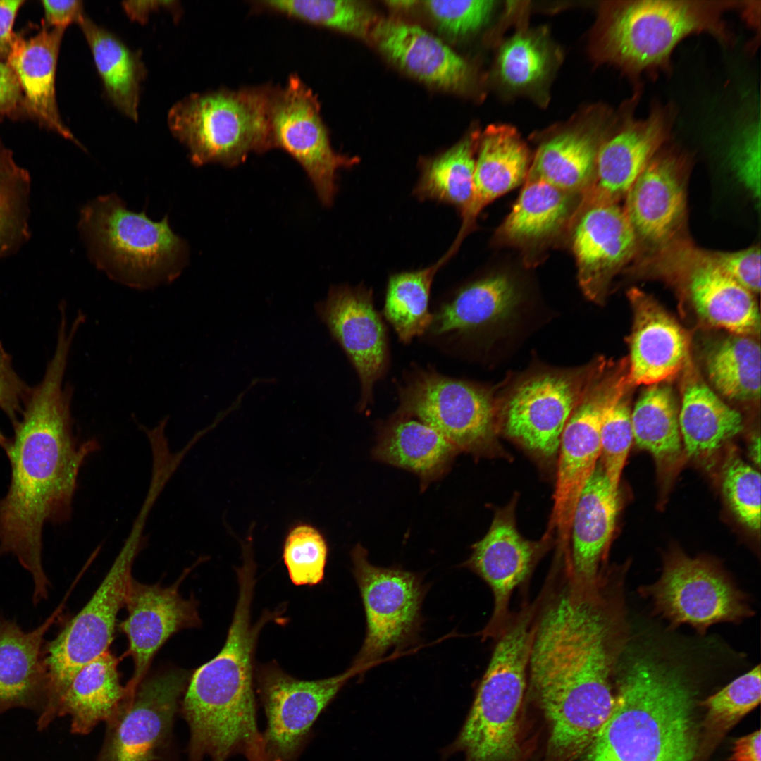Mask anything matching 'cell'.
Returning <instances> with one entry per match:
<instances>
[{"instance_id":"cell-1","label":"cell","mask_w":761,"mask_h":761,"mask_svg":"<svg viewBox=\"0 0 761 761\" xmlns=\"http://www.w3.org/2000/svg\"><path fill=\"white\" fill-rule=\"evenodd\" d=\"M562 571L538 598L527 681L549 750L567 760L585 753L612 709L619 619L606 576L588 583Z\"/></svg>"},{"instance_id":"cell-2","label":"cell","mask_w":761,"mask_h":761,"mask_svg":"<svg viewBox=\"0 0 761 761\" xmlns=\"http://www.w3.org/2000/svg\"><path fill=\"white\" fill-rule=\"evenodd\" d=\"M70 347L56 345L38 384L31 388L6 451L11 482L0 500V555L11 554L32 576V600L48 597L42 562V530L68 520L85 459L99 450L95 439L73 432V388L64 383Z\"/></svg>"},{"instance_id":"cell-3","label":"cell","mask_w":761,"mask_h":761,"mask_svg":"<svg viewBox=\"0 0 761 761\" xmlns=\"http://www.w3.org/2000/svg\"><path fill=\"white\" fill-rule=\"evenodd\" d=\"M238 597L221 651L190 676L182 712L190 731L189 761H226L236 754L247 761H266L258 729L254 657L259 633L270 621L283 622L285 607L266 610L254 624L251 606L256 564L242 559L237 569Z\"/></svg>"},{"instance_id":"cell-4","label":"cell","mask_w":761,"mask_h":761,"mask_svg":"<svg viewBox=\"0 0 761 761\" xmlns=\"http://www.w3.org/2000/svg\"><path fill=\"white\" fill-rule=\"evenodd\" d=\"M619 671L612 709L583 761H693V694L681 676L646 658Z\"/></svg>"},{"instance_id":"cell-5","label":"cell","mask_w":761,"mask_h":761,"mask_svg":"<svg viewBox=\"0 0 761 761\" xmlns=\"http://www.w3.org/2000/svg\"><path fill=\"white\" fill-rule=\"evenodd\" d=\"M741 1L626 0L607 3L598 32L602 60L617 66L635 85L669 73L672 55L687 37L709 34L723 45L734 38L724 16Z\"/></svg>"},{"instance_id":"cell-6","label":"cell","mask_w":761,"mask_h":761,"mask_svg":"<svg viewBox=\"0 0 761 761\" xmlns=\"http://www.w3.org/2000/svg\"><path fill=\"white\" fill-rule=\"evenodd\" d=\"M536 612L525 604L497 642L467 717L442 760L462 753L464 761H514L519 754L517 716L527 684Z\"/></svg>"},{"instance_id":"cell-7","label":"cell","mask_w":761,"mask_h":761,"mask_svg":"<svg viewBox=\"0 0 761 761\" xmlns=\"http://www.w3.org/2000/svg\"><path fill=\"white\" fill-rule=\"evenodd\" d=\"M80 225L96 265L113 279L147 289L173 280L186 260L185 242L144 213L128 210L116 196L100 197L82 210Z\"/></svg>"},{"instance_id":"cell-8","label":"cell","mask_w":761,"mask_h":761,"mask_svg":"<svg viewBox=\"0 0 761 761\" xmlns=\"http://www.w3.org/2000/svg\"><path fill=\"white\" fill-rule=\"evenodd\" d=\"M273 87L192 94L169 111V129L187 147L196 166H236L250 153L271 149L269 109Z\"/></svg>"},{"instance_id":"cell-9","label":"cell","mask_w":761,"mask_h":761,"mask_svg":"<svg viewBox=\"0 0 761 761\" xmlns=\"http://www.w3.org/2000/svg\"><path fill=\"white\" fill-rule=\"evenodd\" d=\"M144 521L133 528L106 576L84 607L55 638L43 647L47 673V697L40 721L48 724L56 717L59 703L78 671L109 650L117 615L125 605L132 567L143 544Z\"/></svg>"},{"instance_id":"cell-10","label":"cell","mask_w":761,"mask_h":761,"mask_svg":"<svg viewBox=\"0 0 761 761\" xmlns=\"http://www.w3.org/2000/svg\"><path fill=\"white\" fill-rule=\"evenodd\" d=\"M637 273L679 285L698 316L712 326L750 337L760 331L754 295L726 274L710 251L695 246L688 237L641 258Z\"/></svg>"},{"instance_id":"cell-11","label":"cell","mask_w":761,"mask_h":761,"mask_svg":"<svg viewBox=\"0 0 761 761\" xmlns=\"http://www.w3.org/2000/svg\"><path fill=\"white\" fill-rule=\"evenodd\" d=\"M399 397L397 414L432 427L459 452L482 454L495 441L498 406L485 388L423 369L407 378Z\"/></svg>"},{"instance_id":"cell-12","label":"cell","mask_w":761,"mask_h":761,"mask_svg":"<svg viewBox=\"0 0 761 761\" xmlns=\"http://www.w3.org/2000/svg\"><path fill=\"white\" fill-rule=\"evenodd\" d=\"M624 383L613 367L602 369L593 379L570 415L559 447L554 505L543 538L557 533L558 552L570 555L574 512L600 456V428L606 409Z\"/></svg>"},{"instance_id":"cell-13","label":"cell","mask_w":761,"mask_h":761,"mask_svg":"<svg viewBox=\"0 0 761 761\" xmlns=\"http://www.w3.org/2000/svg\"><path fill=\"white\" fill-rule=\"evenodd\" d=\"M351 557L366 622L364 641L352 665L364 671L390 649L405 645L416 636L425 590L415 573L371 564L360 544Z\"/></svg>"},{"instance_id":"cell-14","label":"cell","mask_w":761,"mask_h":761,"mask_svg":"<svg viewBox=\"0 0 761 761\" xmlns=\"http://www.w3.org/2000/svg\"><path fill=\"white\" fill-rule=\"evenodd\" d=\"M605 361L597 359L576 369L538 373L521 380L498 407L507 435L539 456L554 457L570 415Z\"/></svg>"},{"instance_id":"cell-15","label":"cell","mask_w":761,"mask_h":761,"mask_svg":"<svg viewBox=\"0 0 761 761\" xmlns=\"http://www.w3.org/2000/svg\"><path fill=\"white\" fill-rule=\"evenodd\" d=\"M361 672L352 665L338 675L307 681L290 675L276 662L259 666L254 680L267 719L262 733L266 760L297 761L320 714Z\"/></svg>"},{"instance_id":"cell-16","label":"cell","mask_w":761,"mask_h":761,"mask_svg":"<svg viewBox=\"0 0 761 761\" xmlns=\"http://www.w3.org/2000/svg\"><path fill=\"white\" fill-rule=\"evenodd\" d=\"M320 107L317 96L297 75H291L283 87H274L269 109L271 144L301 165L321 202L330 206L338 171L354 165L357 158L333 150Z\"/></svg>"},{"instance_id":"cell-17","label":"cell","mask_w":761,"mask_h":761,"mask_svg":"<svg viewBox=\"0 0 761 761\" xmlns=\"http://www.w3.org/2000/svg\"><path fill=\"white\" fill-rule=\"evenodd\" d=\"M645 592L672 624H686L699 631L751 614L744 595L714 563L681 552L669 555L660 579Z\"/></svg>"},{"instance_id":"cell-18","label":"cell","mask_w":761,"mask_h":761,"mask_svg":"<svg viewBox=\"0 0 761 761\" xmlns=\"http://www.w3.org/2000/svg\"><path fill=\"white\" fill-rule=\"evenodd\" d=\"M642 87L635 88L621 109L614 131L601 143L587 204H617L670 140L676 118L674 104L653 102L645 118L636 117Z\"/></svg>"},{"instance_id":"cell-19","label":"cell","mask_w":761,"mask_h":761,"mask_svg":"<svg viewBox=\"0 0 761 761\" xmlns=\"http://www.w3.org/2000/svg\"><path fill=\"white\" fill-rule=\"evenodd\" d=\"M664 147L625 197L623 209L637 240V256L688 237L686 228L689 158L676 147Z\"/></svg>"},{"instance_id":"cell-20","label":"cell","mask_w":761,"mask_h":761,"mask_svg":"<svg viewBox=\"0 0 761 761\" xmlns=\"http://www.w3.org/2000/svg\"><path fill=\"white\" fill-rule=\"evenodd\" d=\"M188 672L169 669L144 679L107 722L98 761H154L171 728Z\"/></svg>"},{"instance_id":"cell-21","label":"cell","mask_w":761,"mask_h":761,"mask_svg":"<svg viewBox=\"0 0 761 761\" xmlns=\"http://www.w3.org/2000/svg\"><path fill=\"white\" fill-rule=\"evenodd\" d=\"M315 309L355 369L361 385L359 407H366L388 363L385 328L371 291L362 287H333Z\"/></svg>"},{"instance_id":"cell-22","label":"cell","mask_w":761,"mask_h":761,"mask_svg":"<svg viewBox=\"0 0 761 761\" xmlns=\"http://www.w3.org/2000/svg\"><path fill=\"white\" fill-rule=\"evenodd\" d=\"M515 501L497 510L485 536L472 547L464 565L490 587L493 612L482 637L497 638L512 615L509 602L514 591L530 577L543 549V542L524 538L517 529Z\"/></svg>"},{"instance_id":"cell-23","label":"cell","mask_w":761,"mask_h":761,"mask_svg":"<svg viewBox=\"0 0 761 761\" xmlns=\"http://www.w3.org/2000/svg\"><path fill=\"white\" fill-rule=\"evenodd\" d=\"M190 569L167 587L143 584L133 579L130 583L124 605L128 617L119 626L128 640L125 656H130L134 662V673L126 684L132 692L145 678L154 655L169 638L201 624L196 600L185 599L179 592Z\"/></svg>"},{"instance_id":"cell-24","label":"cell","mask_w":761,"mask_h":761,"mask_svg":"<svg viewBox=\"0 0 761 761\" xmlns=\"http://www.w3.org/2000/svg\"><path fill=\"white\" fill-rule=\"evenodd\" d=\"M578 279L583 293L601 302L612 278L636 258L638 247L618 204H586L572 236Z\"/></svg>"},{"instance_id":"cell-25","label":"cell","mask_w":761,"mask_h":761,"mask_svg":"<svg viewBox=\"0 0 761 761\" xmlns=\"http://www.w3.org/2000/svg\"><path fill=\"white\" fill-rule=\"evenodd\" d=\"M633 323L629 338L628 380L652 385L671 380L686 366L688 338L679 323L648 294L628 292Z\"/></svg>"},{"instance_id":"cell-26","label":"cell","mask_w":761,"mask_h":761,"mask_svg":"<svg viewBox=\"0 0 761 761\" xmlns=\"http://www.w3.org/2000/svg\"><path fill=\"white\" fill-rule=\"evenodd\" d=\"M371 35L395 65L417 79L448 90H462L470 80L466 61L419 25L395 19L377 21Z\"/></svg>"},{"instance_id":"cell-27","label":"cell","mask_w":761,"mask_h":761,"mask_svg":"<svg viewBox=\"0 0 761 761\" xmlns=\"http://www.w3.org/2000/svg\"><path fill=\"white\" fill-rule=\"evenodd\" d=\"M481 141L471 199L462 212V226L451 246L456 252L483 208L521 184L530 166L527 147L512 128L491 125Z\"/></svg>"},{"instance_id":"cell-28","label":"cell","mask_w":761,"mask_h":761,"mask_svg":"<svg viewBox=\"0 0 761 761\" xmlns=\"http://www.w3.org/2000/svg\"><path fill=\"white\" fill-rule=\"evenodd\" d=\"M60 611L29 631L14 621L0 618V712L39 703L44 707L48 684L44 636Z\"/></svg>"},{"instance_id":"cell-29","label":"cell","mask_w":761,"mask_h":761,"mask_svg":"<svg viewBox=\"0 0 761 761\" xmlns=\"http://www.w3.org/2000/svg\"><path fill=\"white\" fill-rule=\"evenodd\" d=\"M618 494L613 492L600 465L596 466L576 505L571 526V572L574 579L596 581L614 532Z\"/></svg>"},{"instance_id":"cell-30","label":"cell","mask_w":761,"mask_h":761,"mask_svg":"<svg viewBox=\"0 0 761 761\" xmlns=\"http://www.w3.org/2000/svg\"><path fill=\"white\" fill-rule=\"evenodd\" d=\"M64 30L44 27L27 39L16 35L6 63L18 79L28 110L51 130L80 145L63 123L56 99V63Z\"/></svg>"},{"instance_id":"cell-31","label":"cell","mask_w":761,"mask_h":761,"mask_svg":"<svg viewBox=\"0 0 761 761\" xmlns=\"http://www.w3.org/2000/svg\"><path fill=\"white\" fill-rule=\"evenodd\" d=\"M458 453L454 445L432 427L414 418L395 414L380 429L373 457L415 473L423 489L445 474Z\"/></svg>"},{"instance_id":"cell-32","label":"cell","mask_w":761,"mask_h":761,"mask_svg":"<svg viewBox=\"0 0 761 761\" xmlns=\"http://www.w3.org/2000/svg\"><path fill=\"white\" fill-rule=\"evenodd\" d=\"M615 120H605L590 130L567 131L542 144L526 180L542 181L573 194L588 188L594 180L600 146Z\"/></svg>"},{"instance_id":"cell-33","label":"cell","mask_w":761,"mask_h":761,"mask_svg":"<svg viewBox=\"0 0 761 761\" xmlns=\"http://www.w3.org/2000/svg\"><path fill=\"white\" fill-rule=\"evenodd\" d=\"M118 662L107 650L83 666L72 679L56 716L70 717L73 733L87 734L99 722H107L130 695L120 683Z\"/></svg>"},{"instance_id":"cell-34","label":"cell","mask_w":761,"mask_h":761,"mask_svg":"<svg viewBox=\"0 0 761 761\" xmlns=\"http://www.w3.org/2000/svg\"><path fill=\"white\" fill-rule=\"evenodd\" d=\"M519 301L511 278L490 276L464 287L442 304L428 330L437 336L466 335L507 318Z\"/></svg>"},{"instance_id":"cell-35","label":"cell","mask_w":761,"mask_h":761,"mask_svg":"<svg viewBox=\"0 0 761 761\" xmlns=\"http://www.w3.org/2000/svg\"><path fill=\"white\" fill-rule=\"evenodd\" d=\"M679 421L684 449L693 457L711 455L743 428L741 414L699 379L686 385Z\"/></svg>"},{"instance_id":"cell-36","label":"cell","mask_w":761,"mask_h":761,"mask_svg":"<svg viewBox=\"0 0 761 761\" xmlns=\"http://www.w3.org/2000/svg\"><path fill=\"white\" fill-rule=\"evenodd\" d=\"M79 25L108 98L120 112L137 121L140 85L146 73L140 56L86 16Z\"/></svg>"},{"instance_id":"cell-37","label":"cell","mask_w":761,"mask_h":761,"mask_svg":"<svg viewBox=\"0 0 761 761\" xmlns=\"http://www.w3.org/2000/svg\"><path fill=\"white\" fill-rule=\"evenodd\" d=\"M679 407L668 385H650L631 411L633 440L654 457L660 471L672 469L680 459L683 442Z\"/></svg>"},{"instance_id":"cell-38","label":"cell","mask_w":761,"mask_h":761,"mask_svg":"<svg viewBox=\"0 0 761 761\" xmlns=\"http://www.w3.org/2000/svg\"><path fill=\"white\" fill-rule=\"evenodd\" d=\"M574 194L542 181H526L501 226L502 237L524 245L554 235L572 214Z\"/></svg>"},{"instance_id":"cell-39","label":"cell","mask_w":761,"mask_h":761,"mask_svg":"<svg viewBox=\"0 0 761 761\" xmlns=\"http://www.w3.org/2000/svg\"><path fill=\"white\" fill-rule=\"evenodd\" d=\"M760 346L753 337L733 335L707 353L705 367L712 386L724 397L751 402L760 397Z\"/></svg>"},{"instance_id":"cell-40","label":"cell","mask_w":761,"mask_h":761,"mask_svg":"<svg viewBox=\"0 0 761 761\" xmlns=\"http://www.w3.org/2000/svg\"><path fill=\"white\" fill-rule=\"evenodd\" d=\"M450 258L446 253L429 267L390 278L383 312L402 342L409 343L428 330L433 318L428 308L431 284L438 270Z\"/></svg>"},{"instance_id":"cell-41","label":"cell","mask_w":761,"mask_h":761,"mask_svg":"<svg viewBox=\"0 0 761 761\" xmlns=\"http://www.w3.org/2000/svg\"><path fill=\"white\" fill-rule=\"evenodd\" d=\"M475 137L464 138L424 165L414 190L418 197L452 204L462 212L467 207L473 192Z\"/></svg>"},{"instance_id":"cell-42","label":"cell","mask_w":761,"mask_h":761,"mask_svg":"<svg viewBox=\"0 0 761 761\" xmlns=\"http://www.w3.org/2000/svg\"><path fill=\"white\" fill-rule=\"evenodd\" d=\"M257 8L311 25L364 38L376 18L363 2L354 0H268L254 1Z\"/></svg>"},{"instance_id":"cell-43","label":"cell","mask_w":761,"mask_h":761,"mask_svg":"<svg viewBox=\"0 0 761 761\" xmlns=\"http://www.w3.org/2000/svg\"><path fill=\"white\" fill-rule=\"evenodd\" d=\"M760 695V667L757 665L707 698L703 705L707 709L705 729L708 747L714 745L736 723L753 710L759 704Z\"/></svg>"},{"instance_id":"cell-44","label":"cell","mask_w":761,"mask_h":761,"mask_svg":"<svg viewBox=\"0 0 761 761\" xmlns=\"http://www.w3.org/2000/svg\"><path fill=\"white\" fill-rule=\"evenodd\" d=\"M629 383L614 397L604 414L600 428V464L610 484L618 494L619 481L632 441Z\"/></svg>"},{"instance_id":"cell-45","label":"cell","mask_w":761,"mask_h":761,"mask_svg":"<svg viewBox=\"0 0 761 761\" xmlns=\"http://www.w3.org/2000/svg\"><path fill=\"white\" fill-rule=\"evenodd\" d=\"M328 545L314 526L298 524L288 531L283 557L289 577L295 586H315L324 578Z\"/></svg>"},{"instance_id":"cell-46","label":"cell","mask_w":761,"mask_h":761,"mask_svg":"<svg viewBox=\"0 0 761 761\" xmlns=\"http://www.w3.org/2000/svg\"><path fill=\"white\" fill-rule=\"evenodd\" d=\"M723 494L737 519L753 531L760 528V476L735 454L722 468Z\"/></svg>"},{"instance_id":"cell-47","label":"cell","mask_w":761,"mask_h":761,"mask_svg":"<svg viewBox=\"0 0 761 761\" xmlns=\"http://www.w3.org/2000/svg\"><path fill=\"white\" fill-rule=\"evenodd\" d=\"M547 52L538 39L528 35H516L502 47L498 64L502 79L513 87L529 85L545 74Z\"/></svg>"},{"instance_id":"cell-48","label":"cell","mask_w":761,"mask_h":761,"mask_svg":"<svg viewBox=\"0 0 761 761\" xmlns=\"http://www.w3.org/2000/svg\"><path fill=\"white\" fill-rule=\"evenodd\" d=\"M731 144L729 159L738 180L760 202V119L755 111L739 121Z\"/></svg>"},{"instance_id":"cell-49","label":"cell","mask_w":761,"mask_h":761,"mask_svg":"<svg viewBox=\"0 0 761 761\" xmlns=\"http://www.w3.org/2000/svg\"><path fill=\"white\" fill-rule=\"evenodd\" d=\"M423 6L441 31L459 37L484 25L493 13L495 1L432 0L423 1Z\"/></svg>"},{"instance_id":"cell-50","label":"cell","mask_w":761,"mask_h":761,"mask_svg":"<svg viewBox=\"0 0 761 761\" xmlns=\"http://www.w3.org/2000/svg\"><path fill=\"white\" fill-rule=\"evenodd\" d=\"M717 265L741 286L754 294L760 290V248L751 246L736 252L710 251Z\"/></svg>"},{"instance_id":"cell-51","label":"cell","mask_w":761,"mask_h":761,"mask_svg":"<svg viewBox=\"0 0 761 761\" xmlns=\"http://www.w3.org/2000/svg\"><path fill=\"white\" fill-rule=\"evenodd\" d=\"M31 388L16 371L11 356L0 340V409L13 427L19 421Z\"/></svg>"},{"instance_id":"cell-52","label":"cell","mask_w":761,"mask_h":761,"mask_svg":"<svg viewBox=\"0 0 761 761\" xmlns=\"http://www.w3.org/2000/svg\"><path fill=\"white\" fill-rule=\"evenodd\" d=\"M20 193L0 192V257L27 236V224L18 204Z\"/></svg>"},{"instance_id":"cell-53","label":"cell","mask_w":761,"mask_h":761,"mask_svg":"<svg viewBox=\"0 0 761 761\" xmlns=\"http://www.w3.org/2000/svg\"><path fill=\"white\" fill-rule=\"evenodd\" d=\"M45 21L54 27L65 29L71 23H80L85 17L81 1H42Z\"/></svg>"},{"instance_id":"cell-54","label":"cell","mask_w":761,"mask_h":761,"mask_svg":"<svg viewBox=\"0 0 761 761\" xmlns=\"http://www.w3.org/2000/svg\"><path fill=\"white\" fill-rule=\"evenodd\" d=\"M24 3L23 0L0 1V61L6 59L16 35L12 32L16 14Z\"/></svg>"},{"instance_id":"cell-55","label":"cell","mask_w":761,"mask_h":761,"mask_svg":"<svg viewBox=\"0 0 761 761\" xmlns=\"http://www.w3.org/2000/svg\"><path fill=\"white\" fill-rule=\"evenodd\" d=\"M18 79L7 63L0 61V116L11 113L20 99Z\"/></svg>"},{"instance_id":"cell-56","label":"cell","mask_w":761,"mask_h":761,"mask_svg":"<svg viewBox=\"0 0 761 761\" xmlns=\"http://www.w3.org/2000/svg\"><path fill=\"white\" fill-rule=\"evenodd\" d=\"M177 3L175 1H129L123 2V7L131 20L144 23L153 11L161 8L173 11L176 16Z\"/></svg>"},{"instance_id":"cell-57","label":"cell","mask_w":761,"mask_h":761,"mask_svg":"<svg viewBox=\"0 0 761 761\" xmlns=\"http://www.w3.org/2000/svg\"><path fill=\"white\" fill-rule=\"evenodd\" d=\"M23 178V169L17 166L11 153L0 146V192L16 188Z\"/></svg>"},{"instance_id":"cell-58","label":"cell","mask_w":761,"mask_h":761,"mask_svg":"<svg viewBox=\"0 0 761 761\" xmlns=\"http://www.w3.org/2000/svg\"><path fill=\"white\" fill-rule=\"evenodd\" d=\"M760 730L737 739L733 747L731 761H761Z\"/></svg>"},{"instance_id":"cell-59","label":"cell","mask_w":761,"mask_h":761,"mask_svg":"<svg viewBox=\"0 0 761 761\" xmlns=\"http://www.w3.org/2000/svg\"><path fill=\"white\" fill-rule=\"evenodd\" d=\"M760 435H755L749 444V453L752 460L758 466L760 462Z\"/></svg>"},{"instance_id":"cell-60","label":"cell","mask_w":761,"mask_h":761,"mask_svg":"<svg viewBox=\"0 0 761 761\" xmlns=\"http://www.w3.org/2000/svg\"><path fill=\"white\" fill-rule=\"evenodd\" d=\"M387 5L395 10H408L417 4L416 1H388Z\"/></svg>"},{"instance_id":"cell-61","label":"cell","mask_w":761,"mask_h":761,"mask_svg":"<svg viewBox=\"0 0 761 761\" xmlns=\"http://www.w3.org/2000/svg\"><path fill=\"white\" fill-rule=\"evenodd\" d=\"M11 440H8L0 430V447L3 448L5 452L8 450Z\"/></svg>"}]
</instances>
